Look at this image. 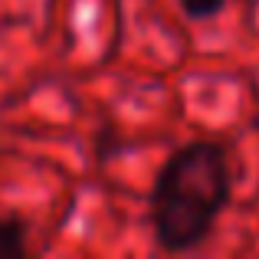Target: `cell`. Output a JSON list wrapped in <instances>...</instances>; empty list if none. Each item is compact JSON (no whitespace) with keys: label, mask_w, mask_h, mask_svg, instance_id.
Returning a JSON list of instances; mask_svg holds the SVG:
<instances>
[{"label":"cell","mask_w":259,"mask_h":259,"mask_svg":"<svg viewBox=\"0 0 259 259\" xmlns=\"http://www.w3.org/2000/svg\"><path fill=\"white\" fill-rule=\"evenodd\" d=\"M233 197L227 148L197 138L174 148L161 164L148 197V217L158 249L190 253L213 233Z\"/></svg>","instance_id":"obj_1"},{"label":"cell","mask_w":259,"mask_h":259,"mask_svg":"<svg viewBox=\"0 0 259 259\" xmlns=\"http://www.w3.org/2000/svg\"><path fill=\"white\" fill-rule=\"evenodd\" d=\"M249 128H253V132H256V135H259V112H256V115H253V121H249Z\"/></svg>","instance_id":"obj_4"},{"label":"cell","mask_w":259,"mask_h":259,"mask_svg":"<svg viewBox=\"0 0 259 259\" xmlns=\"http://www.w3.org/2000/svg\"><path fill=\"white\" fill-rule=\"evenodd\" d=\"M181 4V13L187 20H213L227 10L230 0H177Z\"/></svg>","instance_id":"obj_3"},{"label":"cell","mask_w":259,"mask_h":259,"mask_svg":"<svg viewBox=\"0 0 259 259\" xmlns=\"http://www.w3.org/2000/svg\"><path fill=\"white\" fill-rule=\"evenodd\" d=\"M26 256V223L20 217H0V259Z\"/></svg>","instance_id":"obj_2"}]
</instances>
